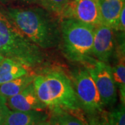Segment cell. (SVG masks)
Wrapping results in <instances>:
<instances>
[{"mask_svg": "<svg viewBox=\"0 0 125 125\" xmlns=\"http://www.w3.org/2000/svg\"><path fill=\"white\" fill-rule=\"evenodd\" d=\"M24 35L41 49L61 45L60 22L43 8H9L2 10Z\"/></svg>", "mask_w": 125, "mask_h": 125, "instance_id": "cell-1", "label": "cell"}, {"mask_svg": "<svg viewBox=\"0 0 125 125\" xmlns=\"http://www.w3.org/2000/svg\"><path fill=\"white\" fill-rule=\"evenodd\" d=\"M33 85L40 101L52 112L82 111L72 82L64 72L53 70L36 75Z\"/></svg>", "mask_w": 125, "mask_h": 125, "instance_id": "cell-2", "label": "cell"}, {"mask_svg": "<svg viewBox=\"0 0 125 125\" xmlns=\"http://www.w3.org/2000/svg\"><path fill=\"white\" fill-rule=\"evenodd\" d=\"M42 50L24 35L0 9V54L33 69L45 61Z\"/></svg>", "mask_w": 125, "mask_h": 125, "instance_id": "cell-3", "label": "cell"}, {"mask_svg": "<svg viewBox=\"0 0 125 125\" xmlns=\"http://www.w3.org/2000/svg\"><path fill=\"white\" fill-rule=\"evenodd\" d=\"M94 28L73 18H62L60 22L61 45L68 60L88 65L94 62L96 59L93 58Z\"/></svg>", "mask_w": 125, "mask_h": 125, "instance_id": "cell-4", "label": "cell"}, {"mask_svg": "<svg viewBox=\"0 0 125 125\" xmlns=\"http://www.w3.org/2000/svg\"><path fill=\"white\" fill-rule=\"evenodd\" d=\"M72 85L82 111L88 115L104 111L101 97L91 74L87 68L76 70L73 74Z\"/></svg>", "mask_w": 125, "mask_h": 125, "instance_id": "cell-5", "label": "cell"}, {"mask_svg": "<svg viewBox=\"0 0 125 125\" xmlns=\"http://www.w3.org/2000/svg\"><path fill=\"white\" fill-rule=\"evenodd\" d=\"M86 68L95 83L104 107L113 106L117 101V88L110 65L96 60Z\"/></svg>", "mask_w": 125, "mask_h": 125, "instance_id": "cell-6", "label": "cell"}, {"mask_svg": "<svg viewBox=\"0 0 125 125\" xmlns=\"http://www.w3.org/2000/svg\"><path fill=\"white\" fill-rule=\"evenodd\" d=\"M63 18H73L94 27L102 24L98 0H72Z\"/></svg>", "mask_w": 125, "mask_h": 125, "instance_id": "cell-7", "label": "cell"}, {"mask_svg": "<svg viewBox=\"0 0 125 125\" xmlns=\"http://www.w3.org/2000/svg\"><path fill=\"white\" fill-rule=\"evenodd\" d=\"M113 29L104 24L94 28L93 56L97 61L108 63L115 51Z\"/></svg>", "mask_w": 125, "mask_h": 125, "instance_id": "cell-8", "label": "cell"}, {"mask_svg": "<svg viewBox=\"0 0 125 125\" xmlns=\"http://www.w3.org/2000/svg\"><path fill=\"white\" fill-rule=\"evenodd\" d=\"M6 104L10 110L19 111H45L47 108L38 97L33 83L20 93L6 99Z\"/></svg>", "mask_w": 125, "mask_h": 125, "instance_id": "cell-9", "label": "cell"}, {"mask_svg": "<svg viewBox=\"0 0 125 125\" xmlns=\"http://www.w3.org/2000/svg\"><path fill=\"white\" fill-rule=\"evenodd\" d=\"M48 115L44 111H19L10 110L2 125H37L47 120Z\"/></svg>", "mask_w": 125, "mask_h": 125, "instance_id": "cell-10", "label": "cell"}, {"mask_svg": "<svg viewBox=\"0 0 125 125\" xmlns=\"http://www.w3.org/2000/svg\"><path fill=\"white\" fill-rule=\"evenodd\" d=\"M102 24L113 30L122 9L125 6V0H98Z\"/></svg>", "mask_w": 125, "mask_h": 125, "instance_id": "cell-11", "label": "cell"}, {"mask_svg": "<svg viewBox=\"0 0 125 125\" xmlns=\"http://www.w3.org/2000/svg\"><path fill=\"white\" fill-rule=\"evenodd\" d=\"M29 74L28 67L9 58L0 63V85Z\"/></svg>", "mask_w": 125, "mask_h": 125, "instance_id": "cell-12", "label": "cell"}, {"mask_svg": "<svg viewBox=\"0 0 125 125\" xmlns=\"http://www.w3.org/2000/svg\"><path fill=\"white\" fill-rule=\"evenodd\" d=\"M36 74H27L0 85V96L5 99L16 95L33 82Z\"/></svg>", "mask_w": 125, "mask_h": 125, "instance_id": "cell-13", "label": "cell"}, {"mask_svg": "<svg viewBox=\"0 0 125 125\" xmlns=\"http://www.w3.org/2000/svg\"><path fill=\"white\" fill-rule=\"evenodd\" d=\"M119 52V51H117ZM120 53L118 54V60L116 64L111 67L113 80L117 88L119 90L120 101L122 104L125 103V45H121Z\"/></svg>", "mask_w": 125, "mask_h": 125, "instance_id": "cell-14", "label": "cell"}, {"mask_svg": "<svg viewBox=\"0 0 125 125\" xmlns=\"http://www.w3.org/2000/svg\"><path fill=\"white\" fill-rule=\"evenodd\" d=\"M72 0H38V3L49 13L62 18Z\"/></svg>", "mask_w": 125, "mask_h": 125, "instance_id": "cell-15", "label": "cell"}, {"mask_svg": "<svg viewBox=\"0 0 125 125\" xmlns=\"http://www.w3.org/2000/svg\"><path fill=\"white\" fill-rule=\"evenodd\" d=\"M108 119L111 125H125V104H120L107 113Z\"/></svg>", "mask_w": 125, "mask_h": 125, "instance_id": "cell-16", "label": "cell"}, {"mask_svg": "<svg viewBox=\"0 0 125 125\" xmlns=\"http://www.w3.org/2000/svg\"><path fill=\"white\" fill-rule=\"evenodd\" d=\"M55 113L58 114L62 125H88V123H85L81 118L73 115L71 113L63 111Z\"/></svg>", "mask_w": 125, "mask_h": 125, "instance_id": "cell-17", "label": "cell"}, {"mask_svg": "<svg viewBox=\"0 0 125 125\" xmlns=\"http://www.w3.org/2000/svg\"><path fill=\"white\" fill-rule=\"evenodd\" d=\"M88 125H111L108 119L107 113L104 111L94 115H88Z\"/></svg>", "mask_w": 125, "mask_h": 125, "instance_id": "cell-18", "label": "cell"}, {"mask_svg": "<svg viewBox=\"0 0 125 125\" xmlns=\"http://www.w3.org/2000/svg\"><path fill=\"white\" fill-rule=\"evenodd\" d=\"M9 111L10 109L6 104V99L0 96V125H3Z\"/></svg>", "mask_w": 125, "mask_h": 125, "instance_id": "cell-19", "label": "cell"}, {"mask_svg": "<svg viewBox=\"0 0 125 125\" xmlns=\"http://www.w3.org/2000/svg\"><path fill=\"white\" fill-rule=\"evenodd\" d=\"M114 31H120L121 33H125V6L122 9L119 18L117 19L116 26Z\"/></svg>", "mask_w": 125, "mask_h": 125, "instance_id": "cell-20", "label": "cell"}, {"mask_svg": "<svg viewBox=\"0 0 125 125\" xmlns=\"http://www.w3.org/2000/svg\"><path fill=\"white\" fill-rule=\"evenodd\" d=\"M49 121L51 125H62V122L61 121L60 117L58 116V114L55 112H52Z\"/></svg>", "mask_w": 125, "mask_h": 125, "instance_id": "cell-21", "label": "cell"}, {"mask_svg": "<svg viewBox=\"0 0 125 125\" xmlns=\"http://www.w3.org/2000/svg\"><path fill=\"white\" fill-rule=\"evenodd\" d=\"M22 2H26V3H35L38 2V0H18Z\"/></svg>", "mask_w": 125, "mask_h": 125, "instance_id": "cell-22", "label": "cell"}, {"mask_svg": "<svg viewBox=\"0 0 125 125\" xmlns=\"http://www.w3.org/2000/svg\"><path fill=\"white\" fill-rule=\"evenodd\" d=\"M37 125H51V124H50L49 121L47 120L41 122H40L39 124H38Z\"/></svg>", "mask_w": 125, "mask_h": 125, "instance_id": "cell-23", "label": "cell"}, {"mask_svg": "<svg viewBox=\"0 0 125 125\" xmlns=\"http://www.w3.org/2000/svg\"><path fill=\"white\" fill-rule=\"evenodd\" d=\"M4 58L5 57L4 56H3V55H1V54H0V63L2 62V61L4 59Z\"/></svg>", "mask_w": 125, "mask_h": 125, "instance_id": "cell-24", "label": "cell"}]
</instances>
